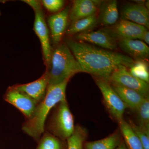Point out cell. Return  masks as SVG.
<instances>
[{
    "mask_svg": "<svg viewBox=\"0 0 149 149\" xmlns=\"http://www.w3.org/2000/svg\"><path fill=\"white\" fill-rule=\"evenodd\" d=\"M65 44L80 65L82 72L109 82L112 73L120 65L130 67L134 60L129 56L81 41L67 39Z\"/></svg>",
    "mask_w": 149,
    "mask_h": 149,
    "instance_id": "1",
    "label": "cell"
},
{
    "mask_svg": "<svg viewBox=\"0 0 149 149\" xmlns=\"http://www.w3.org/2000/svg\"><path fill=\"white\" fill-rule=\"evenodd\" d=\"M68 81L48 85L44 98L37 104L32 116L22 125L24 133L36 141L40 140L44 134L46 119L51 110L61 102L66 100L65 91Z\"/></svg>",
    "mask_w": 149,
    "mask_h": 149,
    "instance_id": "2",
    "label": "cell"
},
{
    "mask_svg": "<svg viewBox=\"0 0 149 149\" xmlns=\"http://www.w3.org/2000/svg\"><path fill=\"white\" fill-rule=\"evenodd\" d=\"M47 70L49 85L69 80L72 75L82 72L78 62L66 44H61L52 51L50 63Z\"/></svg>",
    "mask_w": 149,
    "mask_h": 149,
    "instance_id": "3",
    "label": "cell"
},
{
    "mask_svg": "<svg viewBox=\"0 0 149 149\" xmlns=\"http://www.w3.org/2000/svg\"><path fill=\"white\" fill-rule=\"evenodd\" d=\"M48 124L49 133L57 138L67 140L74 128V119L67 102H61Z\"/></svg>",
    "mask_w": 149,
    "mask_h": 149,
    "instance_id": "4",
    "label": "cell"
},
{
    "mask_svg": "<svg viewBox=\"0 0 149 149\" xmlns=\"http://www.w3.org/2000/svg\"><path fill=\"white\" fill-rule=\"evenodd\" d=\"M23 1L31 6L35 12L34 30L40 40L44 59L48 67L49 66L52 50L42 6L39 1L27 0Z\"/></svg>",
    "mask_w": 149,
    "mask_h": 149,
    "instance_id": "5",
    "label": "cell"
},
{
    "mask_svg": "<svg viewBox=\"0 0 149 149\" xmlns=\"http://www.w3.org/2000/svg\"><path fill=\"white\" fill-rule=\"evenodd\" d=\"M127 68L120 65L112 73L109 82L136 91L143 96L148 97V83L134 77L128 72Z\"/></svg>",
    "mask_w": 149,
    "mask_h": 149,
    "instance_id": "6",
    "label": "cell"
},
{
    "mask_svg": "<svg viewBox=\"0 0 149 149\" xmlns=\"http://www.w3.org/2000/svg\"><path fill=\"white\" fill-rule=\"evenodd\" d=\"M96 83L102 94L111 114L118 122H120L123 119V114L127 107L114 92L108 82L98 79L96 80Z\"/></svg>",
    "mask_w": 149,
    "mask_h": 149,
    "instance_id": "7",
    "label": "cell"
},
{
    "mask_svg": "<svg viewBox=\"0 0 149 149\" xmlns=\"http://www.w3.org/2000/svg\"><path fill=\"white\" fill-rule=\"evenodd\" d=\"M76 40L110 51L117 49L116 37L111 31L102 29L91 32L79 33L75 36Z\"/></svg>",
    "mask_w": 149,
    "mask_h": 149,
    "instance_id": "8",
    "label": "cell"
},
{
    "mask_svg": "<svg viewBox=\"0 0 149 149\" xmlns=\"http://www.w3.org/2000/svg\"><path fill=\"white\" fill-rule=\"evenodd\" d=\"M3 99L20 111L27 119L32 116L38 104L27 95L15 90L11 86L8 88Z\"/></svg>",
    "mask_w": 149,
    "mask_h": 149,
    "instance_id": "9",
    "label": "cell"
},
{
    "mask_svg": "<svg viewBox=\"0 0 149 149\" xmlns=\"http://www.w3.org/2000/svg\"><path fill=\"white\" fill-rule=\"evenodd\" d=\"M48 85L49 78L46 71L42 77L35 81L27 84L14 85L11 87L27 95L38 103L45 95Z\"/></svg>",
    "mask_w": 149,
    "mask_h": 149,
    "instance_id": "10",
    "label": "cell"
},
{
    "mask_svg": "<svg viewBox=\"0 0 149 149\" xmlns=\"http://www.w3.org/2000/svg\"><path fill=\"white\" fill-rule=\"evenodd\" d=\"M70 10L69 7H67L58 13L50 15L48 18V23L52 40L55 45H58L60 43L65 32H66Z\"/></svg>",
    "mask_w": 149,
    "mask_h": 149,
    "instance_id": "11",
    "label": "cell"
},
{
    "mask_svg": "<svg viewBox=\"0 0 149 149\" xmlns=\"http://www.w3.org/2000/svg\"><path fill=\"white\" fill-rule=\"evenodd\" d=\"M147 29L134 22L122 19L116 23L112 32L120 39L141 40Z\"/></svg>",
    "mask_w": 149,
    "mask_h": 149,
    "instance_id": "12",
    "label": "cell"
},
{
    "mask_svg": "<svg viewBox=\"0 0 149 149\" xmlns=\"http://www.w3.org/2000/svg\"><path fill=\"white\" fill-rule=\"evenodd\" d=\"M121 15L125 20L149 28L148 9L145 6L136 3L127 4L123 8Z\"/></svg>",
    "mask_w": 149,
    "mask_h": 149,
    "instance_id": "13",
    "label": "cell"
},
{
    "mask_svg": "<svg viewBox=\"0 0 149 149\" xmlns=\"http://www.w3.org/2000/svg\"><path fill=\"white\" fill-rule=\"evenodd\" d=\"M117 45L125 53L139 60L143 61L148 57V46L141 40L120 39Z\"/></svg>",
    "mask_w": 149,
    "mask_h": 149,
    "instance_id": "14",
    "label": "cell"
},
{
    "mask_svg": "<svg viewBox=\"0 0 149 149\" xmlns=\"http://www.w3.org/2000/svg\"><path fill=\"white\" fill-rule=\"evenodd\" d=\"M97 6L91 0H75L70 10L69 18L72 22L95 14Z\"/></svg>",
    "mask_w": 149,
    "mask_h": 149,
    "instance_id": "15",
    "label": "cell"
},
{
    "mask_svg": "<svg viewBox=\"0 0 149 149\" xmlns=\"http://www.w3.org/2000/svg\"><path fill=\"white\" fill-rule=\"evenodd\" d=\"M111 87L126 107L137 109L146 97L131 89L113 84Z\"/></svg>",
    "mask_w": 149,
    "mask_h": 149,
    "instance_id": "16",
    "label": "cell"
},
{
    "mask_svg": "<svg viewBox=\"0 0 149 149\" xmlns=\"http://www.w3.org/2000/svg\"><path fill=\"white\" fill-rule=\"evenodd\" d=\"M118 16L117 1H109L102 5L100 15V21L102 24L107 26L115 24Z\"/></svg>",
    "mask_w": 149,
    "mask_h": 149,
    "instance_id": "17",
    "label": "cell"
},
{
    "mask_svg": "<svg viewBox=\"0 0 149 149\" xmlns=\"http://www.w3.org/2000/svg\"><path fill=\"white\" fill-rule=\"evenodd\" d=\"M121 143V136L118 131L98 141L85 143V149H116Z\"/></svg>",
    "mask_w": 149,
    "mask_h": 149,
    "instance_id": "18",
    "label": "cell"
},
{
    "mask_svg": "<svg viewBox=\"0 0 149 149\" xmlns=\"http://www.w3.org/2000/svg\"><path fill=\"white\" fill-rule=\"evenodd\" d=\"M118 123L127 148L143 149L140 139L133 130L131 125L123 119Z\"/></svg>",
    "mask_w": 149,
    "mask_h": 149,
    "instance_id": "19",
    "label": "cell"
},
{
    "mask_svg": "<svg viewBox=\"0 0 149 149\" xmlns=\"http://www.w3.org/2000/svg\"><path fill=\"white\" fill-rule=\"evenodd\" d=\"M97 22L96 15L81 19L72 22L68 29H66L67 35H71L87 32L95 27Z\"/></svg>",
    "mask_w": 149,
    "mask_h": 149,
    "instance_id": "20",
    "label": "cell"
},
{
    "mask_svg": "<svg viewBox=\"0 0 149 149\" xmlns=\"http://www.w3.org/2000/svg\"><path fill=\"white\" fill-rule=\"evenodd\" d=\"M87 130L80 125L74 126L71 136L67 139V149H83V144L87 137Z\"/></svg>",
    "mask_w": 149,
    "mask_h": 149,
    "instance_id": "21",
    "label": "cell"
},
{
    "mask_svg": "<svg viewBox=\"0 0 149 149\" xmlns=\"http://www.w3.org/2000/svg\"><path fill=\"white\" fill-rule=\"evenodd\" d=\"M130 73L134 77L148 83L149 72L148 64L143 60L134 62L130 67Z\"/></svg>",
    "mask_w": 149,
    "mask_h": 149,
    "instance_id": "22",
    "label": "cell"
},
{
    "mask_svg": "<svg viewBox=\"0 0 149 149\" xmlns=\"http://www.w3.org/2000/svg\"><path fill=\"white\" fill-rule=\"evenodd\" d=\"M136 110L138 111L139 125L149 130V97H145Z\"/></svg>",
    "mask_w": 149,
    "mask_h": 149,
    "instance_id": "23",
    "label": "cell"
},
{
    "mask_svg": "<svg viewBox=\"0 0 149 149\" xmlns=\"http://www.w3.org/2000/svg\"><path fill=\"white\" fill-rule=\"evenodd\" d=\"M37 149H63L61 142L49 132L43 134Z\"/></svg>",
    "mask_w": 149,
    "mask_h": 149,
    "instance_id": "24",
    "label": "cell"
},
{
    "mask_svg": "<svg viewBox=\"0 0 149 149\" xmlns=\"http://www.w3.org/2000/svg\"><path fill=\"white\" fill-rule=\"evenodd\" d=\"M131 126L140 139L143 149H149V130L139 125L133 124Z\"/></svg>",
    "mask_w": 149,
    "mask_h": 149,
    "instance_id": "25",
    "label": "cell"
},
{
    "mask_svg": "<svg viewBox=\"0 0 149 149\" xmlns=\"http://www.w3.org/2000/svg\"><path fill=\"white\" fill-rule=\"evenodd\" d=\"M40 2L42 6L51 13L58 12L63 8L65 3L63 0H42Z\"/></svg>",
    "mask_w": 149,
    "mask_h": 149,
    "instance_id": "26",
    "label": "cell"
},
{
    "mask_svg": "<svg viewBox=\"0 0 149 149\" xmlns=\"http://www.w3.org/2000/svg\"><path fill=\"white\" fill-rule=\"evenodd\" d=\"M142 40H143L145 43L147 45L149 44V32L148 30L144 33L142 37Z\"/></svg>",
    "mask_w": 149,
    "mask_h": 149,
    "instance_id": "27",
    "label": "cell"
},
{
    "mask_svg": "<svg viewBox=\"0 0 149 149\" xmlns=\"http://www.w3.org/2000/svg\"><path fill=\"white\" fill-rule=\"evenodd\" d=\"M116 149H128L124 142H121L119 146Z\"/></svg>",
    "mask_w": 149,
    "mask_h": 149,
    "instance_id": "28",
    "label": "cell"
},
{
    "mask_svg": "<svg viewBox=\"0 0 149 149\" xmlns=\"http://www.w3.org/2000/svg\"><path fill=\"white\" fill-rule=\"evenodd\" d=\"M136 3V4L139 5L144 6L145 3V1H134Z\"/></svg>",
    "mask_w": 149,
    "mask_h": 149,
    "instance_id": "29",
    "label": "cell"
},
{
    "mask_svg": "<svg viewBox=\"0 0 149 149\" xmlns=\"http://www.w3.org/2000/svg\"><path fill=\"white\" fill-rule=\"evenodd\" d=\"M1 11H0V16H1Z\"/></svg>",
    "mask_w": 149,
    "mask_h": 149,
    "instance_id": "30",
    "label": "cell"
}]
</instances>
